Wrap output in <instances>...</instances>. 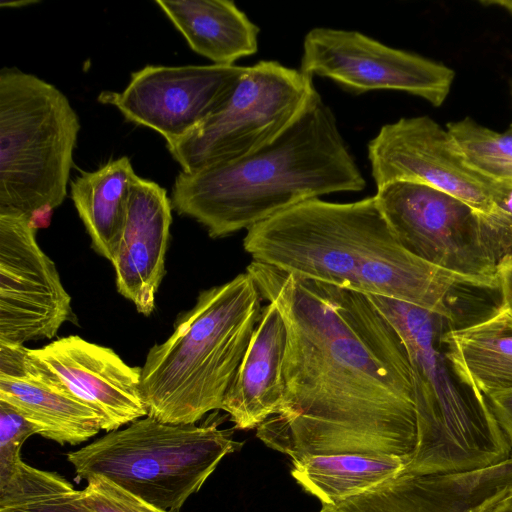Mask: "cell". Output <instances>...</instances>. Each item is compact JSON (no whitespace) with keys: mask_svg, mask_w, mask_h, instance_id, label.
Masks as SVG:
<instances>
[{"mask_svg":"<svg viewBox=\"0 0 512 512\" xmlns=\"http://www.w3.org/2000/svg\"><path fill=\"white\" fill-rule=\"evenodd\" d=\"M246 272L287 327L284 397L256 436L291 460L355 453L408 463L417 445L414 390L391 322L365 294L256 261Z\"/></svg>","mask_w":512,"mask_h":512,"instance_id":"cell-1","label":"cell"},{"mask_svg":"<svg viewBox=\"0 0 512 512\" xmlns=\"http://www.w3.org/2000/svg\"><path fill=\"white\" fill-rule=\"evenodd\" d=\"M253 261L365 295L399 300L452 319L451 292L471 283L410 253L375 196L350 203L311 199L247 230Z\"/></svg>","mask_w":512,"mask_h":512,"instance_id":"cell-2","label":"cell"},{"mask_svg":"<svg viewBox=\"0 0 512 512\" xmlns=\"http://www.w3.org/2000/svg\"><path fill=\"white\" fill-rule=\"evenodd\" d=\"M365 186L333 111L316 91L299 117L262 148L194 172L181 171L170 199L178 214L221 238L302 202Z\"/></svg>","mask_w":512,"mask_h":512,"instance_id":"cell-3","label":"cell"},{"mask_svg":"<svg viewBox=\"0 0 512 512\" xmlns=\"http://www.w3.org/2000/svg\"><path fill=\"white\" fill-rule=\"evenodd\" d=\"M262 300L247 272L199 294L173 333L149 350L141 368L147 416L195 424L221 409L261 318Z\"/></svg>","mask_w":512,"mask_h":512,"instance_id":"cell-4","label":"cell"},{"mask_svg":"<svg viewBox=\"0 0 512 512\" xmlns=\"http://www.w3.org/2000/svg\"><path fill=\"white\" fill-rule=\"evenodd\" d=\"M367 296L400 335L411 368L417 445L402 473H461L507 460L512 447L486 397L462 380L442 343L451 320L399 300Z\"/></svg>","mask_w":512,"mask_h":512,"instance_id":"cell-5","label":"cell"},{"mask_svg":"<svg viewBox=\"0 0 512 512\" xmlns=\"http://www.w3.org/2000/svg\"><path fill=\"white\" fill-rule=\"evenodd\" d=\"M80 122L54 85L17 68L0 71V213L49 225L66 198Z\"/></svg>","mask_w":512,"mask_h":512,"instance_id":"cell-6","label":"cell"},{"mask_svg":"<svg viewBox=\"0 0 512 512\" xmlns=\"http://www.w3.org/2000/svg\"><path fill=\"white\" fill-rule=\"evenodd\" d=\"M219 421L163 423L146 416L66 454L76 477L101 475L168 512H179L220 461L241 448Z\"/></svg>","mask_w":512,"mask_h":512,"instance_id":"cell-7","label":"cell"},{"mask_svg":"<svg viewBox=\"0 0 512 512\" xmlns=\"http://www.w3.org/2000/svg\"><path fill=\"white\" fill-rule=\"evenodd\" d=\"M313 76L260 61L246 67L227 103L179 140L166 143L184 172L229 162L267 145L305 110Z\"/></svg>","mask_w":512,"mask_h":512,"instance_id":"cell-8","label":"cell"},{"mask_svg":"<svg viewBox=\"0 0 512 512\" xmlns=\"http://www.w3.org/2000/svg\"><path fill=\"white\" fill-rule=\"evenodd\" d=\"M378 206L400 244L416 257L466 278L473 287L498 288V261L479 214L433 187L397 181L377 187Z\"/></svg>","mask_w":512,"mask_h":512,"instance_id":"cell-9","label":"cell"},{"mask_svg":"<svg viewBox=\"0 0 512 512\" xmlns=\"http://www.w3.org/2000/svg\"><path fill=\"white\" fill-rule=\"evenodd\" d=\"M300 70L326 77L356 94L395 90L440 106L454 71L437 62L389 47L358 31L317 27L304 38Z\"/></svg>","mask_w":512,"mask_h":512,"instance_id":"cell-10","label":"cell"},{"mask_svg":"<svg viewBox=\"0 0 512 512\" xmlns=\"http://www.w3.org/2000/svg\"><path fill=\"white\" fill-rule=\"evenodd\" d=\"M73 318L71 297L23 215L0 213V343L52 339Z\"/></svg>","mask_w":512,"mask_h":512,"instance_id":"cell-11","label":"cell"},{"mask_svg":"<svg viewBox=\"0 0 512 512\" xmlns=\"http://www.w3.org/2000/svg\"><path fill=\"white\" fill-rule=\"evenodd\" d=\"M245 70L237 65H147L131 74L123 91H103L98 101L170 143L217 113Z\"/></svg>","mask_w":512,"mask_h":512,"instance_id":"cell-12","label":"cell"},{"mask_svg":"<svg viewBox=\"0 0 512 512\" xmlns=\"http://www.w3.org/2000/svg\"><path fill=\"white\" fill-rule=\"evenodd\" d=\"M368 159L377 187L420 183L460 199L478 213L492 207L496 181L474 170L449 131L427 116L382 126L368 144Z\"/></svg>","mask_w":512,"mask_h":512,"instance_id":"cell-13","label":"cell"},{"mask_svg":"<svg viewBox=\"0 0 512 512\" xmlns=\"http://www.w3.org/2000/svg\"><path fill=\"white\" fill-rule=\"evenodd\" d=\"M30 352L98 413L102 430L111 432L147 416L141 368L128 365L113 349L70 335Z\"/></svg>","mask_w":512,"mask_h":512,"instance_id":"cell-14","label":"cell"},{"mask_svg":"<svg viewBox=\"0 0 512 512\" xmlns=\"http://www.w3.org/2000/svg\"><path fill=\"white\" fill-rule=\"evenodd\" d=\"M0 400L61 445H78L102 430L96 411L72 395L24 345L0 343Z\"/></svg>","mask_w":512,"mask_h":512,"instance_id":"cell-15","label":"cell"},{"mask_svg":"<svg viewBox=\"0 0 512 512\" xmlns=\"http://www.w3.org/2000/svg\"><path fill=\"white\" fill-rule=\"evenodd\" d=\"M172 204L154 181L134 178L122 234L111 262L118 292L149 316L165 273Z\"/></svg>","mask_w":512,"mask_h":512,"instance_id":"cell-16","label":"cell"},{"mask_svg":"<svg viewBox=\"0 0 512 512\" xmlns=\"http://www.w3.org/2000/svg\"><path fill=\"white\" fill-rule=\"evenodd\" d=\"M512 488L511 456L496 465L461 473L397 477L320 512H473Z\"/></svg>","mask_w":512,"mask_h":512,"instance_id":"cell-17","label":"cell"},{"mask_svg":"<svg viewBox=\"0 0 512 512\" xmlns=\"http://www.w3.org/2000/svg\"><path fill=\"white\" fill-rule=\"evenodd\" d=\"M286 345L285 321L278 308L268 302L221 405L234 428H257L279 410L284 397Z\"/></svg>","mask_w":512,"mask_h":512,"instance_id":"cell-18","label":"cell"},{"mask_svg":"<svg viewBox=\"0 0 512 512\" xmlns=\"http://www.w3.org/2000/svg\"><path fill=\"white\" fill-rule=\"evenodd\" d=\"M190 48L217 65L256 53L259 28L230 0H156Z\"/></svg>","mask_w":512,"mask_h":512,"instance_id":"cell-19","label":"cell"},{"mask_svg":"<svg viewBox=\"0 0 512 512\" xmlns=\"http://www.w3.org/2000/svg\"><path fill=\"white\" fill-rule=\"evenodd\" d=\"M442 343L462 380L487 397L512 389V310L501 304L476 323L446 328Z\"/></svg>","mask_w":512,"mask_h":512,"instance_id":"cell-20","label":"cell"},{"mask_svg":"<svg viewBox=\"0 0 512 512\" xmlns=\"http://www.w3.org/2000/svg\"><path fill=\"white\" fill-rule=\"evenodd\" d=\"M136 177L130 159H111L71 182V198L92 248L110 262L125 223L131 185Z\"/></svg>","mask_w":512,"mask_h":512,"instance_id":"cell-21","label":"cell"},{"mask_svg":"<svg viewBox=\"0 0 512 512\" xmlns=\"http://www.w3.org/2000/svg\"><path fill=\"white\" fill-rule=\"evenodd\" d=\"M406 465L387 455H311L292 460L291 475L322 506H335L397 477Z\"/></svg>","mask_w":512,"mask_h":512,"instance_id":"cell-22","label":"cell"},{"mask_svg":"<svg viewBox=\"0 0 512 512\" xmlns=\"http://www.w3.org/2000/svg\"><path fill=\"white\" fill-rule=\"evenodd\" d=\"M0 512H95L61 475L18 464L12 476L0 485Z\"/></svg>","mask_w":512,"mask_h":512,"instance_id":"cell-23","label":"cell"},{"mask_svg":"<svg viewBox=\"0 0 512 512\" xmlns=\"http://www.w3.org/2000/svg\"><path fill=\"white\" fill-rule=\"evenodd\" d=\"M447 130L467 163L493 181H512V134L498 133L470 118L452 122Z\"/></svg>","mask_w":512,"mask_h":512,"instance_id":"cell-24","label":"cell"},{"mask_svg":"<svg viewBox=\"0 0 512 512\" xmlns=\"http://www.w3.org/2000/svg\"><path fill=\"white\" fill-rule=\"evenodd\" d=\"M478 214L483 237L497 261L512 256V181H496L490 211Z\"/></svg>","mask_w":512,"mask_h":512,"instance_id":"cell-25","label":"cell"},{"mask_svg":"<svg viewBox=\"0 0 512 512\" xmlns=\"http://www.w3.org/2000/svg\"><path fill=\"white\" fill-rule=\"evenodd\" d=\"M38 429L10 404L0 400V485L14 473L22 461L24 442Z\"/></svg>","mask_w":512,"mask_h":512,"instance_id":"cell-26","label":"cell"},{"mask_svg":"<svg viewBox=\"0 0 512 512\" xmlns=\"http://www.w3.org/2000/svg\"><path fill=\"white\" fill-rule=\"evenodd\" d=\"M83 492L86 502L95 512H168L101 475L89 477Z\"/></svg>","mask_w":512,"mask_h":512,"instance_id":"cell-27","label":"cell"},{"mask_svg":"<svg viewBox=\"0 0 512 512\" xmlns=\"http://www.w3.org/2000/svg\"><path fill=\"white\" fill-rule=\"evenodd\" d=\"M488 406L498 426L512 447V389L486 397Z\"/></svg>","mask_w":512,"mask_h":512,"instance_id":"cell-28","label":"cell"},{"mask_svg":"<svg viewBox=\"0 0 512 512\" xmlns=\"http://www.w3.org/2000/svg\"><path fill=\"white\" fill-rule=\"evenodd\" d=\"M498 289L502 304L512 310V256L502 258L497 267Z\"/></svg>","mask_w":512,"mask_h":512,"instance_id":"cell-29","label":"cell"},{"mask_svg":"<svg viewBox=\"0 0 512 512\" xmlns=\"http://www.w3.org/2000/svg\"><path fill=\"white\" fill-rule=\"evenodd\" d=\"M473 512H512V488L484 502Z\"/></svg>","mask_w":512,"mask_h":512,"instance_id":"cell-30","label":"cell"},{"mask_svg":"<svg viewBox=\"0 0 512 512\" xmlns=\"http://www.w3.org/2000/svg\"><path fill=\"white\" fill-rule=\"evenodd\" d=\"M483 4L485 5H490V4H493V5H499L501 7H503L505 10H507L509 13L512 14V1H486V2H482Z\"/></svg>","mask_w":512,"mask_h":512,"instance_id":"cell-31","label":"cell"},{"mask_svg":"<svg viewBox=\"0 0 512 512\" xmlns=\"http://www.w3.org/2000/svg\"><path fill=\"white\" fill-rule=\"evenodd\" d=\"M508 132L512 134V125L510 126V128L508 129Z\"/></svg>","mask_w":512,"mask_h":512,"instance_id":"cell-32","label":"cell"}]
</instances>
